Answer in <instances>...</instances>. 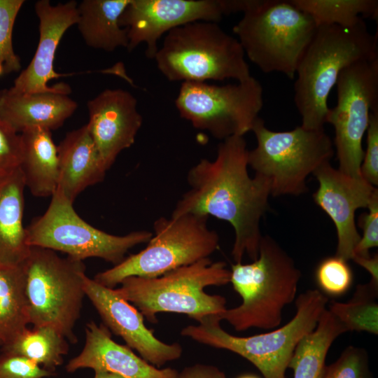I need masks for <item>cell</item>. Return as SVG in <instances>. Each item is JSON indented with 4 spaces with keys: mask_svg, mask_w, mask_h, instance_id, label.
<instances>
[{
    "mask_svg": "<svg viewBox=\"0 0 378 378\" xmlns=\"http://www.w3.org/2000/svg\"><path fill=\"white\" fill-rule=\"evenodd\" d=\"M249 0H130L119 24L127 29L131 52L146 44V56L154 59L160 38L170 30L188 23H218L225 15L244 13Z\"/></svg>",
    "mask_w": 378,
    "mask_h": 378,
    "instance_id": "cell-14",
    "label": "cell"
},
{
    "mask_svg": "<svg viewBox=\"0 0 378 378\" xmlns=\"http://www.w3.org/2000/svg\"><path fill=\"white\" fill-rule=\"evenodd\" d=\"M238 378H259V377L254 374H244L239 377Z\"/></svg>",
    "mask_w": 378,
    "mask_h": 378,
    "instance_id": "cell-40",
    "label": "cell"
},
{
    "mask_svg": "<svg viewBox=\"0 0 378 378\" xmlns=\"http://www.w3.org/2000/svg\"><path fill=\"white\" fill-rule=\"evenodd\" d=\"M299 10L309 15L316 27L339 25L351 27L363 19H378L377 0H290Z\"/></svg>",
    "mask_w": 378,
    "mask_h": 378,
    "instance_id": "cell-28",
    "label": "cell"
},
{
    "mask_svg": "<svg viewBox=\"0 0 378 378\" xmlns=\"http://www.w3.org/2000/svg\"><path fill=\"white\" fill-rule=\"evenodd\" d=\"M318 182L314 193V202L335 224L337 245L335 255L352 260L360 235L355 222L359 208H367L378 197V190L363 178H355L333 168L330 162L320 166L313 174Z\"/></svg>",
    "mask_w": 378,
    "mask_h": 378,
    "instance_id": "cell-16",
    "label": "cell"
},
{
    "mask_svg": "<svg viewBox=\"0 0 378 378\" xmlns=\"http://www.w3.org/2000/svg\"><path fill=\"white\" fill-rule=\"evenodd\" d=\"M83 288L102 324L120 337L128 347L136 350L146 362L160 368L180 358L182 346L178 342L165 343L157 338L153 330L146 326L141 313L116 293L114 288L102 286L87 275Z\"/></svg>",
    "mask_w": 378,
    "mask_h": 378,
    "instance_id": "cell-15",
    "label": "cell"
},
{
    "mask_svg": "<svg viewBox=\"0 0 378 378\" xmlns=\"http://www.w3.org/2000/svg\"><path fill=\"white\" fill-rule=\"evenodd\" d=\"M321 378H374L366 350L354 346L346 347L335 362L326 365Z\"/></svg>",
    "mask_w": 378,
    "mask_h": 378,
    "instance_id": "cell-32",
    "label": "cell"
},
{
    "mask_svg": "<svg viewBox=\"0 0 378 378\" xmlns=\"http://www.w3.org/2000/svg\"><path fill=\"white\" fill-rule=\"evenodd\" d=\"M208 216L184 214L160 217L153 223L147 246L119 264L97 273L94 280L110 288L129 276L153 278L209 258L219 246L218 234L209 229Z\"/></svg>",
    "mask_w": 378,
    "mask_h": 378,
    "instance_id": "cell-8",
    "label": "cell"
},
{
    "mask_svg": "<svg viewBox=\"0 0 378 378\" xmlns=\"http://www.w3.org/2000/svg\"><path fill=\"white\" fill-rule=\"evenodd\" d=\"M176 378H227V377L224 372L215 365L196 363L178 372Z\"/></svg>",
    "mask_w": 378,
    "mask_h": 378,
    "instance_id": "cell-37",
    "label": "cell"
},
{
    "mask_svg": "<svg viewBox=\"0 0 378 378\" xmlns=\"http://www.w3.org/2000/svg\"><path fill=\"white\" fill-rule=\"evenodd\" d=\"M25 269L29 323L52 326L71 343L77 342L74 328L85 296L83 260L31 246Z\"/></svg>",
    "mask_w": 378,
    "mask_h": 378,
    "instance_id": "cell-10",
    "label": "cell"
},
{
    "mask_svg": "<svg viewBox=\"0 0 378 378\" xmlns=\"http://www.w3.org/2000/svg\"><path fill=\"white\" fill-rule=\"evenodd\" d=\"M175 105L195 128L224 140L251 131L263 106V90L253 76L225 85L182 82Z\"/></svg>",
    "mask_w": 378,
    "mask_h": 378,
    "instance_id": "cell-12",
    "label": "cell"
},
{
    "mask_svg": "<svg viewBox=\"0 0 378 378\" xmlns=\"http://www.w3.org/2000/svg\"><path fill=\"white\" fill-rule=\"evenodd\" d=\"M85 341L80 353L66 365L68 372L90 368L111 372L123 378H176L178 371L160 369L136 355L127 346L115 342L103 324L91 321L85 329Z\"/></svg>",
    "mask_w": 378,
    "mask_h": 378,
    "instance_id": "cell-19",
    "label": "cell"
},
{
    "mask_svg": "<svg viewBox=\"0 0 378 378\" xmlns=\"http://www.w3.org/2000/svg\"><path fill=\"white\" fill-rule=\"evenodd\" d=\"M378 286L369 282L356 286L352 298L346 302L332 301L328 309L346 332L378 334Z\"/></svg>",
    "mask_w": 378,
    "mask_h": 378,
    "instance_id": "cell-29",
    "label": "cell"
},
{
    "mask_svg": "<svg viewBox=\"0 0 378 378\" xmlns=\"http://www.w3.org/2000/svg\"><path fill=\"white\" fill-rule=\"evenodd\" d=\"M24 4V0H0V78L22 68L20 58L14 51L13 31Z\"/></svg>",
    "mask_w": 378,
    "mask_h": 378,
    "instance_id": "cell-30",
    "label": "cell"
},
{
    "mask_svg": "<svg viewBox=\"0 0 378 378\" xmlns=\"http://www.w3.org/2000/svg\"><path fill=\"white\" fill-rule=\"evenodd\" d=\"M230 274L225 262L207 258L157 277H127L114 290L150 323H158L159 313L186 314L198 323L227 309L225 297L204 289L227 284Z\"/></svg>",
    "mask_w": 378,
    "mask_h": 378,
    "instance_id": "cell-4",
    "label": "cell"
},
{
    "mask_svg": "<svg viewBox=\"0 0 378 378\" xmlns=\"http://www.w3.org/2000/svg\"><path fill=\"white\" fill-rule=\"evenodd\" d=\"M247 144L244 136L228 137L218 146L214 160L202 159L188 172L190 189L178 201L171 216L195 214L214 216L234 230L232 256L242 262L259 254L260 223L269 209L267 181L248 172Z\"/></svg>",
    "mask_w": 378,
    "mask_h": 378,
    "instance_id": "cell-1",
    "label": "cell"
},
{
    "mask_svg": "<svg viewBox=\"0 0 378 378\" xmlns=\"http://www.w3.org/2000/svg\"><path fill=\"white\" fill-rule=\"evenodd\" d=\"M336 86L337 104L329 108L326 122L335 129L338 169L360 178L364 155L363 138L370 112L378 111V56L343 69Z\"/></svg>",
    "mask_w": 378,
    "mask_h": 378,
    "instance_id": "cell-13",
    "label": "cell"
},
{
    "mask_svg": "<svg viewBox=\"0 0 378 378\" xmlns=\"http://www.w3.org/2000/svg\"><path fill=\"white\" fill-rule=\"evenodd\" d=\"M130 0H83L78 4V29L90 48L112 52L127 48V29L120 17Z\"/></svg>",
    "mask_w": 378,
    "mask_h": 378,
    "instance_id": "cell-24",
    "label": "cell"
},
{
    "mask_svg": "<svg viewBox=\"0 0 378 378\" xmlns=\"http://www.w3.org/2000/svg\"><path fill=\"white\" fill-rule=\"evenodd\" d=\"M57 153L56 191L71 202L85 188L104 180L107 169L87 124L67 132L57 146Z\"/></svg>",
    "mask_w": 378,
    "mask_h": 378,
    "instance_id": "cell-21",
    "label": "cell"
},
{
    "mask_svg": "<svg viewBox=\"0 0 378 378\" xmlns=\"http://www.w3.org/2000/svg\"><path fill=\"white\" fill-rule=\"evenodd\" d=\"M369 211L362 214L359 218V226L363 235L355 247L354 257H368L369 250L378 246V197L368 207ZM352 258V259H353Z\"/></svg>",
    "mask_w": 378,
    "mask_h": 378,
    "instance_id": "cell-36",
    "label": "cell"
},
{
    "mask_svg": "<svg viewBox=\"0 0 378 378\" xmlns=\"http://www.w3.org/2000/svg\"><path fill=\"white\" fill-rule=\"evenodd\" d=\"M154 59L172 82L231 78L239 83L251 77L237 38L214 22H195L170 30Z\"/></svg>",
    "mask_w": 378,
    "mask_h": 378,
    "instance_id": "cell-6",
    "label": "cell"
},
{
    "mask_svg": "<svg viewBox=\"0 0 378 378\" xmlns=\"http://www.w3.org/2000/svg\"><path fill=\"white\" fill-rule=\"evenodd\" d=\"M34 10L39 20V40L30 63L10 88L20 93L49 91L53 85L49 86L48 82L64 76L54 69L56 50L65 32L78 20V4L73 0L55 6L49 0H39Z\"/></svg>",
    "mask_w": 378,
    "mask_h": 378,
    "instance_id": "cell-18",
    "label": "cell"
},
{
    "mask_svg": "<svg viewBox=\"0 0 378 378\" xmlns=\"http://www.w3.org/2000/svg\"><path fill=\"white\" fill-rule=\"evenodd\" d=\"M21 158L19 169L25 187L36 197H49L55 192L59 177L57 146L51 131L32 127L20 134Z\"/></svg>",
    "mask_w": 378,
    "mask_h": 378,
    "instance_id": "cell-23",
    "label": "cell"
},
{
    "mask_svg": "<svg viewBox=\"0 0 378 378\" xmlns=\"http://www.w3.org/2000/svg\"><path fill=\"white\" fill-rule=\"evenodd\" d=\"M251 131L257 146L248 150V166L267 181L272 196L304 193L307 177L334 155L332 142L324 128L300 125L290 131L274 132L258 117Z\"/></svg>",
    "mask_w": 378,
    "mask_h": 378,
    "instance_id": "cell-9",
    "label": "cell"
},
{
    "mask_svg": "<svg viewBox=\"0 0 378 378\" xmlns=\"http://www.w3.org/2000/svg\"><path fill=\"white\" fill-rule=\"evenodd\" d=\"M55 374L21 356L0 354V378H47Z\"/></svg>",
    "mask_w": 378,
    "mask_h": 378,
    "instance_id": "cell-33",
    "label": "cell"
},
{
    "mask_svg": "<svg viewBox=\"0 0 378 378\" xmlns=\"http://www.w3.org/2000/svg\"><path fill=\"white\" fill-rule=\"evenodd\" d=\"M29 246H38L64 253L83 260L99 258L118 265L127 251L148 243L153 232L138 230L125 235H115L87 223L75 211L73 202L55 191L46 212L26 227Z\"/></svg>",
    "mask_w": 378,
    "mask_h": 378,
    "instance_id": "cell-11",
    "label": "cell"
},
{
    "mask_svg": "<svg viewBox=\"0 0 378 378\" xmlns=\"http://www.w3.org/2000/svg\"><path fill=\"white\" fill-rule=\"evenodd\" d=\"M328 301V297L319 290H307L296 298V312L291 320L278 329L261 334L233 335L221 328L218 315H209L197 325L183 328L181 335L198 343L239 355L252 363L264 378H286L295 346L316 328Z\"/></svg>",
    "mask_w": 378,
    "mask_h": 378,
    "instance_id": "cell-5",
    "label": "cell"
},
{
    "mask_svg": "<svg viewBox=\"0 0 378 378\" xmlns=\"http://www.w3.org/2000/svg\"><path fill=\"white\" fill-rule=\"evenodd\" d=\"M358 265L365 269L371 275L370 283L378 286V255L368 257H354L353 259Z\"/></svg>",
    "mask_w": 378,
    "mask_h": 378,
    "instance_id": "cell-38",
    "label": "cell"
},
{
    "mask_svg": "<svg viewBox=\"0 0 378 378\" xmlns=\"http://www.w3.org/2000/svg\"><path fill=\"white\" fill-rule=\"evenodd\" d=\"M71 88L56 83L52 90L35 93H20L10 88L0 90V119L17 133L32 127L56 130L62 126L77 109L69 97Z\"/></svg>",
    "mask_w": 378,
    "mask_h": 378,
    "instance_id": "cell-20",
    "label": "cell"
},
{
    "mask_svg": "<svg viewBox=\"0 0 378 378\" xmlns=\"http://www.w3.org/2000/svg\"><path fill=\"white\" fill-rule=\"evenodd\" d=\"M25 188L19 168L0 175V266L22 265L30 252L22 223Z\"/></svg>",
    "mask_w": 378,
    "mask_h": 378,
    "instance_id": "cell-22",
    "label": "cell"
},
{
    "mask_svg": "<svg viewBox=\"0 0 378 378\" xmlns=\"http://www.w3.org/2000/svg\"><path fill=\"white\" fill-rule=\"evenodd\" d=\"M366 132L367 148L360 165V175L375 187L378 185V111L370 112Z\"/></svg>",
    "mask_w": 378,
    "mask_h": 378,
    "instance_id": "cell-34",
    "label": "cell"
},
{
    "mask_svg": "<svg viewBox=\"0 0 378 378\" xmlns=\"http://www.w3.org/2000/svg\"><path fill=\"white\" fill-rule=\"evenodd\" d=\"M377 31L371 34L363 20L351 27L322 25L298 66L295 106L307 129H323L329 110L328 95L343 69L378 56Z\"/></svg>",
    "mask_w": 378,
    "mask_h": 378,
    "instance_id": "cell-2",
    "label": "cell"
},
{
    "mask_svg": "<svg viewBox=\"0 0 378 378\" xmlns=\"http://www.w3.org/2000/svg\"><path fill=\"white\" fill-rule=\"evenodd\" d=\"M136 106V99L122 89L104 90L87 103V125L107 170L135 141L143 122Z\"/></svg>",
    "mask_w": 378,
    "mask_h": 378,
    "instance_id": "cell-17",
    "label": "cell"
},
{
    "mask_svg": "<svg viewBox=\"0 0 378 378\" xmlns=\"http://www.w3.org/2000/svg\"><path fill=\"white\" fill-rule=\"evenodd\" d=\"M20 158V134L0 119V175L19 168Z\"/></svg>",
    "mask_w": 378,
    "mask_h": 378,
    "instance_id": "cell-35",
    "label": "cell"
},
{
    "mask_svg": "<svg viewBox=\"0 0 378 378\" xmlns=\"http://www.w3.org/2000/svg\"><path fill=\"white\" fill-rule=\"evenodd\" d=\"M28 324L25 262L0 266V347L13 342Z\"/></svg>",
    "mask_w": 378,
    "mask_h": 378,
    "instance_id": "cell-25",
    "label": "cell"
},
{
    "mask_svg": "<svg viewBox=\"0 0 378 378\" xmlns=\"http://www.w3.org/2000/svg\"><path fill=\"white\" fill-rule=\"evenodd\" d=\"M230 281L242 302L218 314L237 332L251 328L272 330L282 321L284 308L296 296L301 272L293 258L269 236L262 237L258 257L236 262Z\"/></svg>",
    "mask_w": 378,
    "mask_h": 378,
    "instance_id": "cell-3",
    "label": "cell"
},
{
    "mask_svg": "<svg viewBox=\"0 0 378 378\" xmlns=\"http://www.w3.org/2000/svg\"><path fill=\"white\" fill-rule=\"evenodd\" d=\"M68 340L50 326L26 328L13 342L1 348V351L24 357L43 369L55 373L68 354Z\"/></svg>",
    "mask_w": 378,
    "mask_h": 378,
    "instance_id": "cell-27",
    "label": "cell"
},
{
    "mask_svg": "<svg viewBox=\"0 0 378 378\" xmlns=\"http://www.w3.org/2000/svg\"><path fill=\"white\" fill-rule=\"evenodd\" d=\"M233 27L244 54L262 72L290 79L317 27L312 17L290 1L254 0Z\"/></svg>",
    "mask_w": 378,
    "mask_h": 378,
    "instance_id": "cell-7",
    "label": "cell"
},
{
    "mask_svg": "<svg viewBox=\"0 0 378 378\" xmlns=\"http://www.w3.org/2000/svg\"><path fill=\"white\" fill-rule=\"evenodd\" d=\"M315 278L324 295L339 297L351 288L354 274L348 261L335 255L320 262L316 270Z\"/></svg>",
    "mask_w": 378,
    "mask_h": 378,
    "instance_id": "cell-31",
    "label": "cell"
},
{
    "mask_svg": "<svg viewBox=\"0 0 378 378\" xmlns=\"http://www.w3.org/2000/svg\"><path fill=\"white\" fill-rule=\"evenodd\" d=\"M94 378H123L122 377L108 372L97 370L94 371Z\"/></svg>",
    "mask_w": 378,
    "mask_h": 378,
    "instance_id": "cell-39",
    "label": "cell"
},
{
    "mask_svg": "<svg viewBox=\"0 0 378 378\" xmlns=\"http://www.w3.org/2000/svg\"><path fill=\"white\" fill-rule=\"evenodd\" d=\"M346 332L340 322L325 309L316 328L304 335L295 348L288 367L293 370V378H321L330 346Z\"/></svg>",
    "mask_w": 378,
    "mask_h": 378,
    "instance_id": "cell-26",
    "label": "cell"
}]
</instances>
